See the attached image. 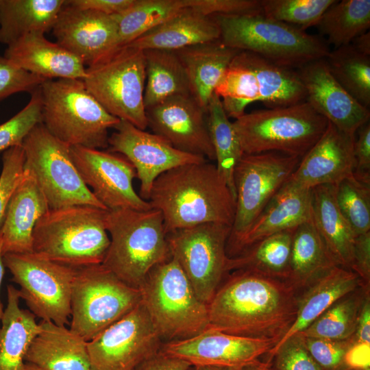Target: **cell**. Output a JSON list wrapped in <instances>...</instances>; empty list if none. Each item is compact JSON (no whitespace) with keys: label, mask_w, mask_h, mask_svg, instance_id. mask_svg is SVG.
Returning <instances> with one entry per match:
<instances>
[{"label":"cell","mask_w":370,"mask_h":370,"mask_svg":"<svg viewBox=\"0 0 370 370\" xmlns=\"http://www.w3.org/2000/svg\"><path fill=\"white\" fill-rule=\"evenodd\" d=\"M232 272L208 304V328L280 341L295 321L299 292L279 279L250 271Z\"/></svg>","instance_id":"6da1fadb"},{"label":"cell","mask_w":370,"mask_h":370,"mask_svg":"<svg viewBox=\"0 0 370 370\" xmlns=\"http://www.w3.org/2000/svg\"><path fill=\"white\" fill-rule=\"evenodd\" d=\"M148 201L159 210L166 234L208 223L232 227L236 199L216 164L208 160L167 171L156 178Z\"/></svg>","instance_id":"7a4b0ae2"},{"label":"cell","mask_w":370,"mask_h":370,"mask_svg":"<svg viewBox=\"0 0 370 370\" xmlns=\"http://www.w3.org/2000/svg\"><path fill=\"white\" fill-rule=\"evenodd\" d=\"M107 210L88 205L49 209L33 232V252L78 269L102 264L110 245Z\"/></svg>","instance_id":"3957f363"},{"label":"cell","mask_w":370,"mask_h":370,"mask_svg":"<svg viewBox=\"0 0 370 370\" xmlns=\"http://www.w3.org/2000/svg\"><path fill=\"white\" fill-rule=\"evenodd\" d=\"M106 230L110 245L102 264L130 286L140 289L151 269L171 258L156 209L108 210Z\"/></svg>","instance_id":"277c9868"},{"label":"cell","mask_w":370,"mask_h":370,"mask_svg":"<svg viewBox=\"0 0 370 370\" xmlns=\"http://www.w3.org/2000/svg\"><path fill=\"white\" fill-rule=\"evenodd\" d=\"M225 46L256 54L274 64L300 68L330 51L321 38L262 13L212 16Z\"/></svg>","instance_id":"5b68a950"},{"label":"cell","mask_w":370,"mask_h":370,"mask_svg":"<svg viewBox=\"0 0 370 370\" xmlns=\"http://www.w3.org/2000/svg\"><path fill=\"white\" fill-rule=\"evenodd\" d=\"M40 88L42 124L52 136L69 147H108V130L120 119L96 100L82 79H47Z\"/></svg>","instance_id":"8992f818"},{"label":"cell","mask_w":370,"mask_h":370,"mask_svg":"<svg viewBox=\"0 0 370 370\" xmlns=\"http://www.w3.org/2000/svg\"><path fill=\"white\" fill-rule=\"evenodd\" d=\"M140 290L142 303L162 341L188 338L208 328V304L198 298L172 256L151 269Z\"/></svg>","instance_id":"52a82bcc"},{"label":"cell","mask_w":370,"mask_h":370,"mask_svg":"<svg viewBox=\"0 0 370 370\" xmlns=\"http://www.w3.org/2000/svg\"><path fill=\"white\" fill-rule=\"evenodd\" d=\"M232 123L244 154L274 151L302 158L324 133L328 121L304 101L245 113Z\"/></svg>","instance_id":"ba28073f"},{"label":"cell","mask_w":370,"mask_h":370,"mask_svg":"<svg viewBox=\"0 0 370 370\" xmlns=\"http://www.w3.org/2000/svg\"><path fill=\"white\" fill-rule=\"evenodd\" d=\"M82 80L110 114L141 130L147 127L143 50L129 45L118 47L86 66Z\"/></svg>","instance_id":"9c48e42d"},{"label":"cell","mask_w":370,"mask_h":370,"mask_svg":"<svg viewBox=\"0 0 370 370\" xmlns=\"http://www.w3.org/2000/svg\"><path fill=\"white\" fill-rule=\"evenodd\" d=\"M142 301L139 288L121 280L102 264L76 269L70 329L89 341Z\"/></svg>","instance_id":"30bf717a"},{"label":"cell","mask_w":370,"mask_h":370,"mask_svg":"<svg viewBox=\"0 0 370 370\" xmlns=\"http://www.w3.org/2000/svg\"><path fill=\"white\" fill-rule=\"evenodd\" d=\"M22 147L24 169L34 176L50 209L88 205L107 210L81 178L70 147L52 136L42 123L29 132Z\"/></svg>","instance_id":"8fae6325"},{"label":"cell","mask_w":370,"mask_h":370,"mask_svg":"<svg viewBox=\"0 0 370 370\" xmlns=\"http://www.w3.org/2000/svg\"><path fill=\"white\" fill-rule=\"evenodd\" d=\"M301 158L274 151L243 155L234 172L236 208L227 242V256L288 180Z\"/></svg>","instance_id":"7c38bea8"},{"label":"cell","mask_w":370,"mask_h":370,"mask_svg":"<svg viewBox=\"0 0 370 370\" xmlns=\"http://www.w3.org/2000/svg\"><path fill=\"white\" fill-rule=\"evenodd\" d=\"M4 266L11 280L19 285L20 298L29 311L42 321L69 324L71 291L76 269L36 253L5 254Z\"/></svg>","instance_id":"4fadbf2b"},{"label":"cell","mask_w":370,"mask_h":370,"mask_svg":"<svg viewBox=\"0 0 370 370\" xmlns=\"http://www.w3.org/2000/svg\"><path fill=\"white\" fill-rule=\"evenodd\" d=\"M231 226L208 223L166 234L171 256L176 260L198 298L208 304L225 275L227 242Z\"/></svg>","instance_id":"5bb4252c"},{"label":"cell","mask_w":370,"mask_h":370,"mask_svg":"<svg viewBox=\"0 0 370 370\" xmlns=\"http://www.w3.org/2000/svg\"><path fill=\"white\" fill-rule=\"evenodd\" d=\"M162 341L141 303L88 341L92 370H132L160 352Z\"/></svg>","instance_id":"9a60e30c"},{"label":"cell","mask_w":370,"mask_h":370,"mask_svg":"<svg viewBox=\"0 0 370 370\" xmlns=\"http://www.w3.org/2000/svg\"><path fill=\"white\" fill-rule=\"evenodd\" d=\"M73 162L84 184L108 210L152 208L133 187L137 177L132 164L120 153L110 151L70 147Z\"/></svg>","instance_id":"2e32d148"},{"label":"cell","mask_w":370,"mask_h":370,"mask_svg":"<svg viewBox=\"0 0 370 370\" xmlns=\"http://www.w3.org/2000/svg\"><path fill=\"white\" fill-rule=\"evenodd\" d=\"M109 136V151L125 157L134 166L140 181L139 195L148 201L153 182L163 173L175 167L208 160L182 151L163 137L120 120Z\"/></svg>","instance_id":"e0dca14e"},{"label":"cell","mask_w":370,"mask_h":370,"mask_svg":"<svg viewBox=\"0 0 370 370\" xmlns=\"http://www.w3.org/2000/svg\"><path fill=\"white\" fill-rule=\"evenodd\" d=\"M279 341L251 338L208 328L183 340L165 342L160 352L193 367L241 366L262 361Z\"/></svg>","instance_id":"ac0fdd59"},{"label":"cell","mask_w":370,"mask_h":370,"mask_svg":"<svg viewBox=\"0 0 370 370\" xmlns=\"http://www.w3.org/2000/svg\"><path fill=\"white\" fill-rule=\"evenodd\" d=\"M147 127L176 149L215 160L207 110L190 95L170 97L146 110Z\"/></svg>","instance_id":"d6986e66"},{"label":"cell","mask_w":370,"mask_h":370,"mask_svg":"<svg viewBox=\"0 0 370 370\" xmlns=\"http://www.w3.org/2000/svg\"><path fill=\"white\" fill-rule=\"evenodd\" d=\"M56 42L86 66L118 47L114 15L79 10L64 3L52 29Z\"/></svg>","instance_id":"ffe728a7"},{"label":"cell","mask_w":370,"mask_h":370,"mask_svg":"<svg viewBox=\"0 0 370 370\" xmlns=\"http://www.w3.org/2000/svg\"><path fill=\"white\" fill-rule=\"evenodd\" d=\"M297 73L306 90V101L340 130L355 135L360 126L369 121V109L338 82L325 58L302 66Z\"/></svg>","instance_id":"44dd1931"},{"label":"cell","mask_w":370,"mask_h":370,"mask_svg":"<svg viewBox=\"0 0 370 370\" xmlns=\"http://www.w3.org/2000/svg\"><path fill=\"white\" fill-rule=\"evenodd\" d=\"M355 137L328 122L324 133L301 158L288 180L311 189L336 184L353 176Z\"/></svg>","instance_id":"7402d4cb"},{"label":"cell","mask_w":370,"mask_h":370,"mask_svg":"<svg viewBox=\"0 0 370 370\" xmlns=\"http://www.w3.org/2000/svg\"><path fill=\"white\" fill-rule=\"evenodd\" d=\"M49 209L34 176L24 169L0 227L3 255L33 252L34 229L38 220Z\"/></svg>","instance_id":"603a6c76"},{"label":"cell","mask_w":370,"mask_h":370,"mask_svg":"<svg viewBox=\"0 0 370 370\" xmlns=\"http://www.w3.org/2000/svg\"><path fill=\"white\" fill-rule=\"evenodd\" d=\"M3 57L45 79H83L86 76L82 61L42 33L27 34L8 45Z\"/></svg>","instance_id":"cb8c5ba5"},{"label":"cell","mask_w":370,"mask_h":370,"mask_svg":"<svg viewBox=\"0 0 370 370\" xmlns=\"http://www.w3.org/2000/svg\"><path fill=\"white\" fill-rule=\"evenodd\" d=\"M311 189L288 180L267 204L228 257L238 254L273 234L295 229L310 219Z\"/></svg>","instance_id":"d4e9b609"},{"label":"cell","mask_w":370,"mask_h":370,"mask_svg":"<svg viewBox=\"0 0 370 370\" xmlns=\"http://www.w3.org/2000/svg\"><path fill=\"white\" fill-rule=\"evenodd\" d=\"M25 356L41 370H92L87 343L66 325L41 321Z\"/></svg>","instance_id":"484cf974"},{"label":"cell","mask_w":370,"mask_h":370,"mask_svg":"<svg viewBox=\"0 0 370 370\" xmlns=\"http://www.w3.org/2000/svg\"><path fill=\"white\" fill-rule=\"evenodd\" d=\"M220 39V29L212 16L186 8L130 42L143 51H177Z\"/></svg>","instance_id":"4316f807"},{"label":"cell","mask_w":370,"mask_h":370,"mask_svg":"<svg viewBox=\"0 0 370 370\" xmlns=\"http://www.w3.org/2000/svg\"><path fill=\"white\" fill-rule=\"evenodd\" d=\"M362 285L367 286L351 269L334 266L328 270L299 293L295 321L278 344L303 332L337 300Z\"/></svg>","instance_id":"83f0119b"},{"label":"cell","mask_w":370,"mask_h":370,"mask_svg":"<svg viewBox=\"0 0 370 370\" xmlns=\"http://www.w3.org/2000/svg\"><path fill=\"white\" fill-rule=\"evenodd\" d=\"M311 219L335 264L352 270L355 236L336 204L335 184L311 189Z\"/></svg>","instance_id":"f1b7e54d"},{"label":"cell","mask_w":370,"mask_h":370,"mask_svg":"<svg viewBox=\"0 0 370 370\" xmlns=\"http://www.w3.org/2000/svg\"><path fill=\"white\" fill-rule=\"evenodd\" d=\"M184 67L190 96L207 110L216 86L241 51L219 40L175 51Z\"/></svg>","instance_id":"f546056e"},{"label":"cell","mask_w":370,"mask_h":370,"mask_svg":"<svg viewBox=\"0 0 370 370\" xmlns=\"http://www.w3.org/2000/svg\"><path fill=\"white\" fill-rule=\"evenodd\" d=\"M7 295L0 327V370H26L25 356L39 323L33 313L20 307L18 289L8 285Z\"/></svg>","instance_id":"4dcf8cb0"},{"label":"cell","mask_w":370,"mask_h":370,"mask_svg":"<svg viewBox=\"0 0 370 370\" xmlns=\"http://www.w3.org/2000/svg\"><path fill=\"white\" fill-rule=\"evenodd\" d=\"M65 0H0V42L52 30Z\"/></svg>","instance_id":"1f68e13d"},{"label":"cell","mask_w":370,"mask_h":370,"mask_svg":"<svg viewBox=\"0 0 370 370\" xmlns=\"http://www.w3.org/2000/svg\"><path fill=\"white\" fill-rule=\"evenodd\" d=\"M236 58L254 72L259 87L260 101L270 108L289 106L306 101V90L297 71L247 51H240Z\"/></svg>","instance_id":"d6a6232c"},{"label":"cell","mask_w":370,"mask_h":370,"mask_svg":"<svg viewBox=\"0 0 370 370\" xmlns=\"http://www.w3.org/2000/svg\"><path fill=\"white\" fill-rule=\"evenodd\" d=\"M335 264L310 218L293 236L286 280L299 293Z\"/></svg>","instance_id":"836d02e7"},{"label":"cell","mask_w":370,"mask_h":370,"mask_svg":"<svg viewBox=\"0 0 370 370\" xmlns=\"http://www.w3.org/2000/svg\"><path fill=\"white\" fill-rule=\"evenodd\" d=\"M296 228L273 234L245 248L238 254L227 257V273L239 270L250 271L286 282L293 236Z\"/></svg>","instance_id":"e575fe53"},{"label":"cell","mask_w":370,"mask_h":370,"mask_svg":"<svg viewBox=\"0 0 370 370\" xmlns=\"http://www.w3.org/2000/svg\"><path fill=\"white\" fill-rule=\"evenodd\" d=\"M145 109L177 95H190L184 67L175 51L145 50Z\"/></svg>","instance_id":"d590c367"},{"label":"cell","mask_w":370,"mask_h":370,"mask_svg":"<svg viewBox=\"0 0 370 370\" xmlns=\"http://www.w3.org/2000/svg\"><path fill=\"white\" fill-rule=\"evenodd\" d=\"M369 286L362 285L345 295L303 332L305 337L343 341L354 338L359 314Z\"/></svg>","instance_id":"8d00e7d4"},{"label":"cell","mask_w":370,"mask_h":370,"mask_svg":"<svg viewBox=\"0 0 370 370\" xmlns=\"http://www.w3.org/2000/svg\"><path fill=\"white\" fill-rule=\"evenodd\" d=\"M207 118L217 168L236 199L234 172L244 153L233 123L226 114L221 99L214 93L207 106Z\"/></svg>","instance_id":"74e56055"},{"label":"cell","mask_w":370,"mask_h":370,"mask_svg":"<svg viewBox=\"0 0 370 370\" xmlns=\"http://www.w3.org/2000/svg\"><path fill=\"white\" fill-rule=\"evenodd\" d=\"M317 27L335 49L349 45L369 29L370 1L336 0L323 13Z\"/></svg>","instance_id":"f35d334b"},{"label":"cell","mask_w":370,"mask_h":370,"mask_svg":"<svg viewBox=\"0 0 370 370\" xmlns=\"http://www.w3.org/2000/svg\"><path fill=\"white\" fill-rule=\"evenodd\" d=\"M186 8L187 0H134L126 10L114 15L118 47L129 44Z\"/></svg>","instance_id":"ab89813d"},{"label":"cell","mask_w":370,"mask_h":370,"mask_svg":"<svg viewBox=\"0 0 370 370\" xmlns=\"http://www.w3.org/2000/svg\"><path fill=\"white\" fill-rule=\"evenodd\" d=\"M334 78L357 101L370 106V56L349 44L330 51L325 58Z\"/></svg>","instance_id":"60d3db41"},{"label":"cell","mask_w":370,"mask_h":370,"mask_svg":"<svg viewBox=\"0 0 370 370\" xmlns=\"http://www.w3.org/2000/svg\"><path fill=\"white\" fill-rule=\"evenodd\" d=\"M214 93L221 99L227 116L235 119L245 113L249 104L260 101L259 87L254 72L236 56L222 75Z\"/></svg>","instance_id":"b9f144b4"},{"label":"cell","mask_w":370,"mask_h":370,"mask_svg":"<svg viewBox=\"0 0 370 370\" xmlns=\"http://www.w3.org/2000/svg\"><path fill=\"white\" fill-rule=\"evenodd\" d=\"M338 207L355 237L370 232V184L354 175L335 184Z\"/></svg>","instance_id":"7bdbcfd3"},{"label":"cell","mask_w":370,"mask_h":370,"mask_svg":"<svg viewBox=\"0 0 370 370\" xmlns=\"http://www.w3.org/2000/svg\"><path fill=\"white\" fill-rule=\"evenodd\" d=\"M336 0H261L262 14L267 18L301 30L317 26Z\"/></svg>","instance_id":"ee69618b"},{"label":"cell","mask_w":370,"mask_h":370,"mask_svg":"<svg viewBox=\"0 0 370 370\" xmlns=\"http://www.w3.org/2000/svg\"><path fill=\"white\" fill-rule=\"evenodd\" d=\"M40 87L31 92L30 100L21 110L0 124V153L12 147L22 145L29 132L42 123V103Z\"/></svg>","instance_id":"f6af8a7d"},{"label":"cell","mask_w":370,"mask_h":370,"mask_svg":"<svg viewBox=\"0 0 370 370\" xmlns=\"http://www.w3.org/2000/svg\"><path fill=\"white\" fill-rule=\"evenodd\" d=\"M267 362L273 370H323L308 351L300 334L278 344Z\"/></svg>","instance_id":"bcb514c9"},{"label":"cell","mask_w":370,"mask_h":370,"mask_svg":"<svg viewBox=\"0 0 370 370\" xmlns=\"http://www.w3.org/2000/svg\"><path fill=\"white\" fill-rule=\"evenodd\" d=\"M303 337L308 351L323 370H343L347 369L345 356L351 345L356 342L354 338L348 340L336 341L321 338Z\"/></svg>","instance_id":"7dc6e473"},{"label":"cell","mask_w":370,"mask_h":370,"mask_svg":"<svg viewBox=\"0 0 370 370\" xmlns=\"http://www.w3.org/2000/svg\"><path fill=\"white\" fill-rule=\"evenodd\" d=\"M25 154L22 145L12 147L3 153L0 174V225L11 196L23 172Z\"/></svg>","instance_id":"c3c4849f"},{"label":"cell","mask_w":370,"mask_h":370,"mask_svg":"<svg viewBox=\"0 0 370 370\" xmlns=\"http://www.w3.org/2000/svg\"><path fill=\"white\" fill-rule=\"evenodd\" d=\"M47 79L0 57V100L21 92H32Z\"/></svg>","instance_id":"681fc988"},{"label":"cell","mask_w":370,"mask_h":370,"mask_svg":"<svg viewBox=\"0 0 370 370\" xmlns=\"http://www.w3.org/2000/svg\"><path fill=\"white\" fill-rule=\"evenodd\" d=\"M188 8L208 16L262 13L259 0H187Z\"/></svg>","instance_id":"f907efd6"},{"label":"cell","mask_w":370,"mask_h":370,"mask_svg":"<svg viewBox=\"0 0 370 370\" xmlns=\"http://www.w3.org/2000/svg\"><path fill=\"white\" fill-rule=\"evenodd\" d=\"M354 145L353 175L358 181L370 184V123L360 126Z\"/></svg>","instance_id":"816d5d0a"},{"label":"cell","mask_w":370,"mask_h":370,"mask_svg":"<svg viewBox=\"0 0 370 370\" xmlns=\"http://www.w3.org/2000/svg\"><path fill=\"white\" fill-rule=\"evenodd\" d=\"M364 282L370 286V232L358 235L353 247V267Z\"/></svg>","instance_id":"f5cc1de1"},{"label":"cell","mask_w":370,"mask_h":370,"mask_svg":"<svg viewBox=\"0 0 370 370\" xmlns=\"http://www.w3.org/2000/svg\"><path fill=\"white\" fill-rule=\"evenodd\" d=\"M66 1V0H65ZM134 0H66V3L79 10H90L108 15L119 14L130 7Z\"/></svg>","instance_id":"db71d44e"},{"label":"cell","mask_w":370,"mask_h":370,"mask_svg":"<svg viewBox=\"0 0 370 370\" xmlns=\"http://www.w3.org/2000/svg\"><path fill=\"white\" fill-rule=\"evenodd\" d=\"M190 367L188 362L167 356L160 351L132 370H188Z\"/></svg>","instance_id":"11a10c76"},{"label":"cell","mask_w":370,"mask_h":370,"mask_svg":"<svg viewBox=\"0 0 370 370\" xmlns=\"http://www.w3.org/2000/svg\"><path fill=\"white\" fill-rule=\"evenodd\" d=\"M369 343L354 342L349 348L345 356L347 368L369 370Z\"/></svg>","instance_id":"9f6ffc18"},{"label":"cell","mask_w":370,"mask_h":370,"mask_svg":"<svg viewBox=\"0 0 370 370\" xmlns=\"http://www.w3.org/2000/svg\"><path fill=\"white\" fill-rule=\"evenodd\" d=\"M354 338L356 342L370 344V293L366 296L362 304Z\"/></svg>","instance_id":"6f0895ef"},{"label":"cell","mask_w":370,"mask_h":370,"mask_svg":"<svg viewBox=\"0 0 370 370\" xmlns=\"http://www.w3.org/2000/svg\"><path fill=\"white\" fill-rule=\"evenodd\" d=\"M267 361L241 365V366H201L195 367L196 370H262Z\"/></svg>","instance_id":"680465c9"},{"label":"cell","mask_w":370,"mask_h":370,"mask_svg":"<svg viewBox=\"0 0 370 370\" xmlns=\"http://www.w3.org/2000/svg\"><path fill=\"white\" fill-rule=\"evenodd\" d=\"M350 44L360 53L370 56L369 31L355 38Z\"/></svg>","instance_id":"91938a15"},{"label":"cell","mask_w":370,"mask_h":370,"mask_svg":"<svg viewBox=\"0 0 370 370\" xmlns=\"http://www.w3.org/2000/svg\"><path fill=\"white\" fill-rule=\"evenodd\" d=\"M3 255L2 253V241H1V236L0 233V288H1L2 281H3L4 271H5V269H4L5 266L3 263ZM3 313H4V310H3V305L0 300V323L3 317Z\"/></svg>","instance_id":"94428289"},{"label":"cell","mask_w":370,"mask_h":370,"mask_svg":"<svg viewBox=\"0 0 370 370\" xmlns=\"http://www.w3.org/2000/svg\"><path fill=\"white\" fill-rule=\"evenodd\" d=\"M26 370H41V369L32 365L26 363Z\"/></svg>","instance_id":"6125c7cd"},{"label":"cell","mask_w":370,"mask_h":370,"mask_svg":"<svg viewBox=\"0 0 370 370\" xmlns=\"http://www.w3.org/2000/svg\"><path fill=\"white\" fill-rule=\"evenodd\" d=\"M262 370H273L269 365V362H267L264 367L262 369Z\"/></svg>","instance_id":"be15d7a7"},{"label":"cell","mask_w":370,"mask_h":370,"mask_svg":"<svg viewBox=\"0 0 370 370\" xmlns=\"http://www.w3.org/2000/svg\"><path fill=\"white\" fill-rule=\"evenodd\" d=\"M343 370H360V369H352V368H347V369H345Z\"/></svg>","instance_id":"e7e4bbea"},{"label":"cell","mask_w":370,"mask_h":370,"mask_svg":"<svg viewBox=\"0 0 370 370\" xmlns=\"http://www.w3.org/2000/svg\"><path fill=\"white\" fill-rule=\"evenodd\" d=\"M188 370H196L195 367L191 366Z\"/></svg>","instance_id":"03108f58"}]
</instances>
